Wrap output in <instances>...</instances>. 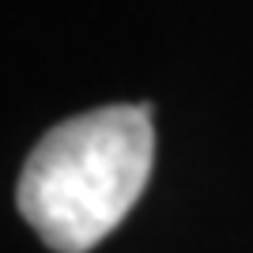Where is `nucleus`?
<instances>
[{
  "mask_svg": "<svg viewBox=\"0 0 253 253\" xmlns=\"http://www.w3.org/2000/svg\"><path fill=\"white\" fill-rule=\"evenodd\" d=\"M148 106H102L49 128L15 185V204L57 253H87L125 219L151 178Z\"/></svg>",
  "mask_w": 253,
  "mask_h": 253,
  "instance_id": "1",
  "label": "nucleus"
}]
</instances>
